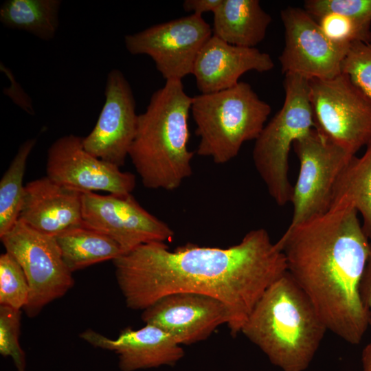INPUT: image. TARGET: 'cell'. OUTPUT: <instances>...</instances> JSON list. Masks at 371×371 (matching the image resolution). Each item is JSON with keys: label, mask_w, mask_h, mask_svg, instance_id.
Masks as SVG:
<instances>
[{"label": "cell", "mask_w": 371, "mask_h": 371, "mask_svg": "<svg viewBox=\"0 0 371 371\" xmlns=\"http://www.w3.org/2000/svg\"><path fill=\"white\" fill-rule=\"evenodd\" d=\"M192 102L181 80H166L139 115L128 157L144 187L172 191L192 175L194 153L188 148Z\"/></svg>", "instance_id": "3957f363"}, {"label": "cell", "mask_w": 371, "mask_h": 371, "mask_svg": "<svg viewBox=\"0 0 371 371\" xmlns=\"http://www.w3.org/2000/svg\"><path fill=\"white\" fill-rule=\"evenodd\" d=\"M274 67L271 56L256 47L229 44L212 35L201 49L192 75L201 93L231 88L249 71L266 72Z\"/></svg>", "instance_id": "ac0fdd59"}, {"label": "cell", "mask_w": 371, "mask_h": 371, "mask_svg": "<svg viewBox=\"0 0 371 371\" xmlns=\"http://www.w3.org/2000/svg\"><path fill=\"white\" fill-rule=\"evenodd\" d=\"M361 360L363 371H371V341L363 350Z\"/></svg>", "instance_id": "4dcf8cb0"}, {"label": "cell", "mask_w": 371, "mask_h": 371, "mask_svg": "<svg viewBox=\"0 0 371 371\" xmlns=\"http://www.w3.org/2000/svg\"><path fill=\"white\" fill-rule=\"evenodd\" d=\"M21 311L0 306V353L12 359L19 370H25V354L19 343Z\"/></svg>", "instance_id": "484cf974"}, {"label": "cell", "mask_w": 371, "mask_h": 371, "mask_svg": "<svg viewBox=\"0 0 371 371\" xmlns=\"http://www.w3.org/2000/svg\"><path fill=\"white\" fill-rule=\"evenodd\" d=\"M60 5L59 0H7L0 8V21L48 41L58 30Z\"/></svg>", "instance_id": "44dd1931"}, {"label": "cell", "mask_w": 371, "mask_h": 371, "mask_svg": "<svg viewBox=\"0 0 371 371\" xmlns=\"http://www.w3.org/2000/svg\"><path fill=\"white\" fill-rule=\"evenodd\" d=\"M212 28L202 16L192 14L154 25L124 37L128 52L145 54L166 80H181L192 74L196 58Z\"/></svg>", "instance_id": "30bf717a"}, {"label": "cell", "mask_w": 371, "mask_h": 371, "mask_svg": "<svg viewBox=\"0 0 371 371\" xmlns=\"http://www.w3.org/2000/svg\"><path fill=\"white\" fill-rule=\"evenodd\" d=\"M104 91L98 119L82 144L89 153L120 168L128 156L139 115L131 87L121 71L113 69L108 74Z\"/></svg>", "instance_id": "5bb4252c"}, {"label": "cell", "mask_w": 371, "mask_h": 371, "mask_svg": "<svg viewBox=\"0 0 371 371\" xmlns=\"http://www.w3.org/2000/svg\"><path fill=\"white\" fill-rule=\"evenodd\" d=\"M82 138L70 134L53 142L47 150L46 176L81 192L131 194L136 186L135 175L87 152Z\"/></svg>", "instance_id": "4fadbf2b"}, {"label": "cell", "mask_w": 371, "mask_h": 371, "mask_svg": "<svg viewBox=\"0 0 371 371\" xmlns=\"http://www.w3.org/2000/svg\"><path fill=\"white\" fill-rule=\"evenodd\" d=\"M82 194L47 176L34 179L25 186L19 220L52 236L83 226Z\"/></svg>", "instance_id": "e0dca14e"}, {"label": "cell", "mask_w": 371, "mask_h": 371, "mask_svg": "<svg viewBox=\"0 0 371 371\" xmlns=\"http://www.w3.org/2000/svg\"><path fill=\"white\" fill-rule=\"evenodd\" d=\"M357 211L334 203L325 214L288 227L276 242L287 272L310 300L327 330L358 344L370 324L360 284L370 252Z\"/></svg>", "instance_id": "7a4b0ae2"}, {"label": "cell", "mask_w": 371, "mask_h": 371, "mask_svg": "<svg viewBox=\"0 0 371 371\" xmlns=\"http://www.w3.org/2000/svg\"><path fill=\"white\" fill-rule=\"evenodd\" d=\"M352 205L363 218V229L371 240V142L361 157L354 156L339 177L333 203ZM332 203V205H333Z\"/></svg>", "instance_id": "7402d4cb"}, {"label": "cell", "mask_w": 371, "mask_h": 371, "mask_svg": "<svg viewBox=\"0 0 371 371\" xmlns=\"http://www.w3.org/2000/svg\"><path fill=\"white\" fill-rule=\"evenodd\" d=\"M304 10L315 19L326 14H337L370 28L371 0H307Z\"/></svg>", "instance_id": "d4e9b609"}, {"label": "cell", "mask_w": 371, "mask_h": 371, "mask_svg": "<svg viewBox=\"0 0 371 371\" xmlns=\"http://www.w3.org/2000/svg\"><path fill=\"white\" fill-rule=\"evenodd\" d=\"M280 17L284 45L279 60L284 74L310 80L332 78L341 73L350 45L330 40L304 8L287 7L281 10Z\"/></svg>", "instance_id": "7c38bea8"}, {"label": "cell", "mask_w": 371, "mask_h": 371, "mask_svg": "<svg viewBox=\"0 0 371 371\" xmlns=\"http://www.w3.org/2000/svg\"><path fill=\"white\" fill-rule=\"evenodd\" d=\"M80 337L93 347L115 352L122 371L172 366L184 355L181 345L170 334L149 324L138 329L126 328L113 339L92 329L84 330Z\"/></svg>", "instance_id": "2e32d148"}, {"label": "cell", "mask_w": 371, "mask_h": 371, "mask_svg": "<svg viewBox=\"0 0 371 371\" xmlns=\"http://www.w3.org/2000/svg\"><path fill=\"white\" fill-rule=\"evenodd\" d=\"M315 128L353 155L371 142V100L341 73L309 80Z\"/></svg>", "instance_id": "ba28073f"}, {"label": "cell", "mask_w": 371, "mask_h": 371, "mask_svg": "<svg viewBox=\"0 0 371 371\" xmlns=\"http://www.w3.org/2000/svg\"><path fill=\"white\" fill-rule=\"evenodd\" d=\"M145 324L170 334L179 344L207 339L221 325L228 324L226 306L212 297L194 293L167 295L143 311Z\"/></svg>", "instance_id": "9a60e30c"}, {"label": "cell", "mask_w": 371, "mask_h": 371, "mask_svg": "<svg viewBox=\"0 0 371 371\" xmlns=\"http://www.w3.org/2000/svg\"><path fill=\"white\" fill-rule=\"evenodd\" d=\"M84 225L115 241L124 254L149 243H165L172 228L145 210L131 194H82Z\"/></svg>", "instance_id": "8fae6325"}, {"label": "cell", "mask_w": 371, "mask_h": 371, "mask_svg": "<svg viewBox=\"0 0 371 371\" xmlns=\"http://www.w3.org/2000/svg\"><path fill=\"white\" fill-rule=\"evenodd\" d=\"M271 111L270 105L245 82L192 97L190 112L199 137L197 155L217 164L231 161L245 142L258 137Z\"/></svg>", "instance_id": "5b68a950"}, {"label": "cell", "mask_w": 371, "mask_h": 371, "mask_svg": "<svg viewBox=\"0 0 371 371\" xmlns=\"http://www.w3.org/2000/svg\"><path fill=\"white\" fill-rule=\"evenodd\" d=\"M30 287L16 260L5 251L0 256V306L23 309L28 302Z\"/></svg>", "instance_id": "cb8c5ba5"}, {"label": "cell", "mask_w": 371, "mask_h": 371, "mask_svg": "<svg viewBox=\"0 0 371 371\" xmlns=\"http://www.w3.org/2000/svg\"><path fill=\"white\" fill-rule=\"evenodd\" d=\"M213 14L212 35L245 47L262 42L271 22L258 0H223Z\"/></svg>", "instance_id": "d6986e66"}, {"label": "cell", "mask_w": 371, "mask_h": 371, "mask_svg": "<svg viewBox=\"0 0 371 371\" xmlns=\"http://www.w3.org/2000/svg\"><path fill=\"white\" fill-rule=\"evenodd\" d=\"M19 371H25V370H19Z\"/></svg>", "instance_id": "1f68e13d"}, {"label": "cell", "mask_w": 371, "mask_h": 371, "mask_svg": "<svg viewBox=\"0 0 371 371\" xmlns=\"http://www.w3.org/2000/svg\"><path fill=\"white\" fill-rule=\"evenodd\" d=\"M282 108L255 140L252 157L267 190L279 205L291 202L293 186L289 179V154L293 144L315 128L309 97V80L285 74Z\"/></svg>", "instance_id": "8992f818"}, {"label": "cell", "mask_w": 371, "mask_h": 371, "mask_svg": "<svg viewBox=\"0 0 371 371\" xmlns=\"http://www.w3.org/2000/svg\"><path fill=\"white\" fill-rule=\"evenodd\" d=\"M341 73L371 100V42L356 41L350 45Z\"/></svg>", "instance_id": "4316f807"}, {"label": "cell", "mask_w": 371, "mask_h": 371, "mask_svg": "<svg viewBox=\"0 0 371 371\" xmlns=\"http://www.w3.org/2000/svg\"><path fill=\"white\" fill-rule=\"evenodd\" d=\"M36 143V139H30L20 146L0 180V237L19 219L25 192L23 181L27 161Z\"/></svg>", "instance_id": "603a6c76"}, {"label": "cell", "mask_w": 371, "mask_h": 371, "mask_svg": "<svg viewBox=\"0 0 371 371\" xmlns=\"http://www.w3.org/2000/svg\"><path fill=\"white\" fill-rule=\"evenodd\" d=\"M55 238L63 260L71 273L106 260L113 261L124 254L110 237L85 225Z\"/></svg>", "instance_id": "ffe728a7"}, {"label": "cell", "mask_w": 371, "mask_h": 371, "mask_svg": "<svg viewBox=\"0 0 371 371\" xmlns=\"http://www.w3.org/2000/svg\"><path fill=\"white\" fill-rule=\"evenodd\" d=\"M113 262L128 308L144 311L176 293L208 295L226 306L233 335L240 333L269 287L287 272L284 253L264 228L249 231L226 248L188 243L170 250L165 243H149Z\"/></svg>", "instance_id": "6da1fadb"}, {"label": "cell", "mask_w": 371, "mask_h": 371, "mask_svg": "<svg viewBox=\"0 0 371 371\" xmlns=\"http://www.w3.org/2000/svg\"><path fill=\"white\" fill-rule=\"evenodd\" d=\"M0 238L27 278L30 295L23 310L29 317H36L74 286L72 273L63 260L55 236L38 232L19 219Z\"/></svg>", "instance_id": "52a82bcc"}, {"label": "cell", "mask_w": 371, "mask_h": 371, "mask_svg": "<svg viewBox=\"0 0 371 371\" xmlns=\"http://www.w3.org/2000/svg\"><path fill=\"white\" fill-rule=\"evenodd\" d=\"M324 34L332 41L351 45L356 41H371L370 28L337 14H326L315 19Z\"/></svg>", "instance_id": "83f0119b"}, {"label": "cell", "mask_w": 371, "mask_h": 371, "mask_svg": "<svg viewBox=\"0 0 371 371\" xmlns=\"http://www.w3.org/2000/svg\"><path fill=\"white\" fill-rule=\"evenodd\" d=\"M360 295L365 307L369 312L371 326V242L368 258L361 280Z\"/></svg>", "instance_id": "f1b7e54d"}, {"label": "cell", "mask_w": 371, "mask_h": 371, "mask_svg": "<svg viewBox=\"0 0 371 371\" xmlns=\"http://www.w3.org/2000/svg\"><path fill=\"white\" fill-rule=\"evenodd\" d=\"M300 161L291 203L293 227L327 212L342 171L355 156L314 128L293 146Z\"/></svg>", "instance_id": "9c48e42d"}, {"label": "cell", "mask_w": 371, "mask_h": 371, "mask_svg": "<svg viewBox=\"0 0 371 371\" xmlns=\"http://www.w3.org/2000/svg\"><path fill=\"white\" fill-rule=\"evenodd\" d=\"M223 0H186L183 3V8L186 12L202 16L207 12H214L220 5Z\"/></svg>", "instance_id": "f546056e"}, {"label": "cell", "mask_w": 371, "mask_h": 371, "mask_svg": "<svg viewBox=\"0 0 371 371\" xmlns=\"http://www.w3.org/2000/svg\"><path fill=\"white\" fill-rule=\"evenodd\" d=\"M327 330L310 300L286 272L265 291L240 333L282 371H304Z\"/></svg>", "instance_id": "277c9868"}]
</instances>
